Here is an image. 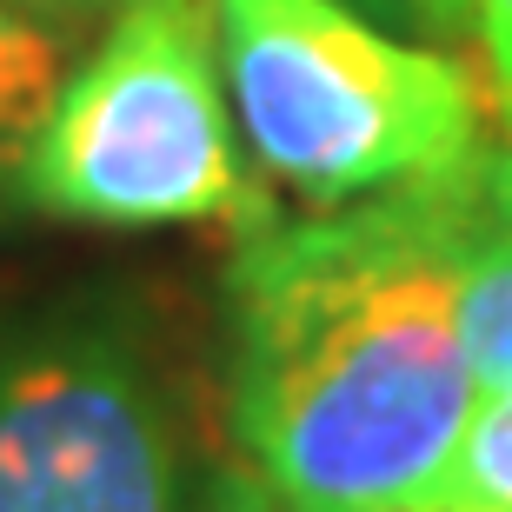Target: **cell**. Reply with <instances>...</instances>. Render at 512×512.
Returning <instances> with one entry per match:
<instances>
[{"label":"cell","mask_w":512,"mask_h":512,"mask_svg":"<svg viewBox=\"0 0 512 512\" xmlns=\"http://www.w3.org/2000/svg\"><path fill=\"white\" fill-rule=\"evenodd\" d=\"M346 7H360L386 34L419 40V47H446V40L473 34V0H346Z\"/></svg>","instance_id":"obj_7"},{"label":"cell","mask_w":512,"mask_h":512,"mask_svg":"<svg viewBox=\"0 0 512 512\" xmlns=\"http://www.w3.org/2000/svg\"><path fill=\"white\" fill-rule=\"evenodd\" d=\"M433 506L512 512V393H479L473 419H466V439L453 453V473H446Z\"/></svg>","instance_id":"obj_6"},{"label":"cell","mask_w":512,"mask_h":512,"mask_svg":"<svg viewBox=\"0 0 512 512\" xmlns=\"http://www.w3.org/2000/svg\"><path fill=\"white\" fill-rule=\"evenodd\" d=\"M466 173L247 233L233 260V439L280 512L439 499L479 406L453 306Z\"/></svg>","instance_id":"obj_1"},{"label":"cell","mask_w":512,"mask_h":512,"mask_svg":"<svg viewBox=\"0 0 512 512\" xmlns=\"http://www.w3.org/2000/svg\"><path fill=\"white\" fill-rule=\"evenodd\" d=\"M213 54L207 0H120L40 127L20 200L87 227H266Z\"/></svg>","instance_id":"obj_3"},{"label":"cell","mask_w":512,"mask_h":512,"mask_svg":"<svg viewBox=\"0 0 512 512\" xmlns=\"http://www.w3.org/2000/svg\"><path fill=\"white\" fill-rule=\"evenodd\" d=\"M240 140L313 207L453 180L479 160V80L346 0H213Z\"/></svg>","instance_id":"obj_2"},{"label":"cell","mask_w":512,"mask_h":512,"mask_svg":"<svg viewBox=\"0 0 512 512\" xmlns=\"http://www.w3.org/2000/svg\"><path fill=\"white\" fill-rule=\"evenodd\" d=\"M67 87V40L34 0H0V200L20 193L34 140Z\"/></svg>","instance_id":"obj_5"},{"label":"cell","mask_w":512,"mask_h":512,"mask_svg":"<svg viewBox=\"0 0 512 512\" xmlns=\"http://www.w3.org/2000/svg\"><path fill=\"white\" fill-rule=\"evenodd\" d=\"M473 34L486 40V60H493V87L512 107V0H473Z\"/></svg>","instance_id":"obj_8"},{"label":"cell","mask_w":512,"mask_h":512,"mask_svg":"<svg viewBox=\"0 0 512 512\" xmlns=\"http://www.w3.org/2000/svg\"><path fill=\"white\" fill-rule=\"evenodd\" d=\"M433 512H459V506H433Z\"/></svg>","instance_id":"obj_10"},{"label":"cell","mask_w":512,"mask_h":512,"mask_svg":"<svg viewBox=\"0 0 512 512\" xmlns=\"http://www.w3.org/2000/svg\"><path fill=\"white\" fill-rule=\"evenodd\" d=\"M34 7H94V0H34Z\"/></svg>","instance_id":"obj_9"},{"label":"cell","mask_w":512,"mask_h":512,"mask_svg":"<svg viewBox=\"0 0 512 512\" xmlns=\"http://www.w3.org/2000/svg\"><path fill=\"white\" fill-rule=\"evenodd\" d=\"M0 512H173V426L120 306L0 333Z\"/></svg>","instance_id":"obj_4"}]
</instances>
